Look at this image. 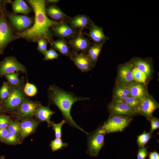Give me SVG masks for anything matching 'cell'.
Wrapping results in <instances>:
<instances>
[{
  "label": "cell",
  "mask_w": 159,
  "mask_h": 159,
  "mask_svg": "<svg viewBox=\"0 0 159 159\" xmlns=\"http://www.w3.org/2000/svg\"><path fill=\"white\" fill-rule=\"evenodd\" d=\"M7 128L9 131L14 133L19 139L20 136L19 122L16 121H11Z\"/></svg>",
  "instance_id": "cell-34"
},
{
  "label": "cell",
  "mask_w": 159,
  "mask_h": 159,
  "mask_svg": "<svg viewBox=\"0 0 159 159\" xmlns=\"http://www.w3.org/2000/svg\"><path fill=\"white\" fill-rule=\"evenodd\" d=\"M16 36L6 18L5 11L0 17V54H3L7 45L14 39Z\"/></svg>",
  "instance_id": "cell-5"
},
{
  "label": "cell",
  "mask_w": 159,
  "mask_h": 159,
  "mask_svg": "<svg viewBox=\"0 0 159 159\" xmlns=\"http://www.w3.org/2000/svg\"><path fill=\"white\" fill-rule=\"evenodd\" d=\"M115 95L117 100L120 101H122L130 96L128 88L123 86H119L116 88Z\"/></svg>",
  "instance_id": "cell-26"
},
{
  "label": "cell",
  "mask_w": 159,
  "mask_h": 159,
  "mask_svg": "<svg viewBox=\"0 0 159 159\" xmlns=\"http://www.w3.org/2000/svg\"><path fill=\"white\" fill-rule=\"evenodd\" d=\"M68 22L71 27L74 30L86 28L90 26L93 22L88 16L83 14L77 15L72 18H70Z\"/></svg>",
  "instance_id": "cell-16"
},
{
  "label": "cell",
  "mask_w": 159,
  "mask_h": 159,
  "mask_svg": "<svg viewBox=\"0 0 159 159\" xmlns=\"http://www.w3.org/2000/svg\"><path fill=\"white\" fill-rule=\"evenodd\" d=\"M132 67L129 63L123 65L120 69L119 76L120 80L124 82L130 83L133 80Z\"/></svg>",
  "instance_id": "cell-22"
},
{
  "label": "cell",
  "mask_w": 159,
  "mask_h": 159,
  "mask_svg": "<svg viewBox=\"0 0 159 159\" xmlns=\"http://www.w3.org/2000/svg\"><path fill=\"white\" fill-rule=\"evenodd\" d=\"M128 88L130 95L140 102L146 97V90L142 85L138 83H134L130 85Z\"/></svg>",
  "instance_id": "cell-20"
},
{
  "label": "cell",
  "mask_w": 159,
  "mask_h": 159,
  "mask_svg": "<svg viewBox=\"0 0 159 159\" xmlns=\"http://www.w3.org/2000/svg\"><path fill=\"white\" fill-rule=\"evenodd\" d=\"M52 44L54 48L63 55L70 58L74 53L71 51L66 41L64 39L53 41Z\"/></svg>",
  "instance_id": "cell-21"
},
{
  "label": "cell",
  "mask_w": 159,
  "mask_h": 159,
  "mask_svg": "<svg viewBox=\"0 0 159 159\" xmlns=\"http://www.w3.org/2000/svg\"><path fill=\"white\" fill-rule=\"evenodd\" d=\"M59 54L52 47L47 50L45 54L43 59L44 60H49L57 59Z\"/></svg>",
  "instance_id": "cell-38"
},
{
  "label": "cell",
  "mask_w": 159,
  "mask_h": 159,
  "mask_svg": "<svg viewBox=\"0 0 159 159\" xmlns=\"http://www.w3.org/2000/svg\"><path fill=\"white\" fill-rule=\"evenodd\" d=\"M88 35L96 44L105 42L109 39L104 33L102 28L95 25L93 22L89 26Z\"/></svg>",
  "instance_id": "cell-17"
},
{
  "label": "cell",
  "mask_w": 159,
  "mask_h": 159,
  "mask_svg": "<svg viewBox=\"0 0 159 159\" xmlns=\"http://www.w3.org/2000/svg\"><path fill=\"white\" fill-rule=\"evenodd\" d=\"M9 130L8 128L0 129V140L2 141L6 136Z\"/></svg>",
  "instance_id": "cell-42"
},
{
  "label": "cell",
  "mask_w": 159,
  "mask_h": 159,
  "mask_svg": "<svg viewBox=\"0 0 159 159\" xmlns=\"http://www.w3.org/2000/svg\"><path fill=\"white\" fill-rule=\"evenodd\" d=\"M70 44L75 51L83 52H87L90 46L89 40L79 33L70 40Z\"/></svg>",
  "instance_id": "cell-15"
},
{
  "label": "cell",
  "mask_w": 159,
  "mask_h": 159,
  "mask_svg": "<svg viewBox=\"0 0 159 159\" xmlns=\"http://www.w3.org/2000/svg\"><path fill=\"white\" fill-rule=\"evenodd\" d=\"M135 67L139 70L145 73L147 76L149 75L151 73V67L146 62L141 59H137L133 62Z\"/></svg>",
  "instance_id": "cell-25"
},
{
  "label": "cell",
  "mask_w": 159,
  "mask_h": 159,
  "mask_svg": "<svg viewBox=\"0 0 159 159\" xmlns=\"http://www.w3.org/2000/svg\"><path fill=\"white\" fill-rule=\"evenodd\" d=\"M122 101L130 107L137 110L140 102L138 100L131 96L127 97Z\"/></svg>",
  "instance_id": "cell-35"
},
{
  "label": "cell",
  "mask_w": 159,
  "mask_h": 159,
  "mask_svg": "<svg viewBox=\"0 0 159 159\" xmlns=\"http://www.w3.org/2000/svg\"><path fill=\"white\" fill-rule=\"evenodd\" d=\"M55 113V112L52 110L49 107V106H44L40 104L36 110L35 116L39 120L46 122L49 127L52 126L54 123L50 121L52 116Z\"/></svg>",
  "instance_id": "cell-19"
},
{
  "label": "cell",
  "mask_w": 159,
  "mask_h": 159,
  "mask_svg": "<svg viewBox=\"0 0 159 159\" xmlns=\"http://www.w3.org/2000/svg\"><path fill=\"white\" fill-rule=\"evenodd\" d=\"M133 79L138 82L144 83L147 79V75L144 72L139 70L135 67L132 69Z\"/></svg>",
  "instance_id": "cell-29"
},
{
  "label": "cell",
  "mask_w": 159,
  "mask_h": 159,
  "mask_svg": "<svg viewBox=\"0 0 159 159\" xmlns=\"http://www.w3.org/2000/svg\"><path fill=\"white\" fill-rule=\"evenodd\" d=\"M24 92L28 97H33L37 94V89L36 87L33 84L28 82L26 78V82L24 88Z\"/></svg>",
  "instance_id": "cell-28"
},
{
  "label": "cell",
  "mask_w": 159,
  "mask_h": 159,
  "mask_svg": "<svg viewBox=\"0 0 159 159\" xmlns=\"http://www.w3.org/2000/svg\"><path fill=\"white\" fill-rule=\"evenodd\" d=\"M59 0H48L47 2L48 3L55 4L58 3Z\"/></svg>",
  "instance_id": "cell-45"
},
{
  "label": "cell",
  "mask_w": 159,
  "mask_h": 159,
  "mask_svg": "<svg viewBox=\"0 0 159 159\" xmlns=\"http://www.w3.org/2000/svg\"><path fill=\"white\" fill-rule=\"evenodd\" d=\"M110 112L113 115H131L138 113L137 110L133 108L122 101L116 100L108 106Z\"/></svg>",
  "instance_id": "cell-9"
},
{
  "label": "cell",
  "mask_w": 159,
  "mask_h": 159,
  "mask_svg": "<svg viewBox=\"0 0 159 159\" xmlns=\"http://www.w3.org/2000/svg\"><path fill=\"white\" fill-rule=\"evenodd\" d=\"M11 122V119L8 116L4 114L0 115V129L7 128Z\"/></svg>",
  "instance_id": "cell-39"
},
{
  "label": "cell",
  "mask_w": 159,
  "mask_h": 159,
  "mask_svg": "<svg viewBox=\"0 0 159 159\" xmlns=\"http://www.w3.org/2000/svg\"><path fill=\"white\" fill-rule=\"evenodd\" d=\"M9 1H0V17L5 11V6Z\"/></svg>",
  "instance_id": "cell-43"
},
{
  "label": "cell",
  "mask_w": 159,
  "mask_h": 159,
  "mask_svg": "<svg viewBox=\"0 0 159 159\" xmlns=\"http://www.w3.org/2000/svg\"><path fill=\"white\" fill-rule=\"evenodd\" d=\"M47 39L45 38H42L37 41L38 51L44 55L47 51Z\"/></svg>",
  "instance_id": "cell-37"
},
{
  "label": "cell",
  "mask_w": 159,
  "mask_h": 159,
  "mask_svg": "<svg viewBox=\"0 0 159 159\" xmlns=\"http://www.w3.org/2000/svg\"><path fill=\"white\" fill-rule=\"evenodd\" d=\"M21 72L26 74L27 71L25 66L13 56L5 57L0 62V77L7 74Z\"/></svg>",
  "instance_id": "cell-7"
},
{
  "label": "cell",
  "mask_w": 159,
  "mask_h": 159,
  "mask_svg": "<svg viewBox=\"0 0 159 159\" xmlns=\"http://www.w3.org/2000/svg\"><path fill=\"white\" fill-rule=\"evenodd\" d=\"M2 102L0 100V112L2 111Z\"/></svg>",
  "instance_id": "cell-46"
},
{
  "label": "cell",
  "mask_w": 159,
  "mask_h": 159,
  "mask_svg": "<svg viewBox=\"0 0 159 159\" xmlns=\"http://www.w3.org/2000/svg\"><path fill=\"white\" fill-rule=\"evenodd\" d=\"M40 104L39 101L29 99L22 103L16 112L17 117L22 120L31 119L35 115L37 108Z\"/></svg>",
  "instance_id": "cell-8"
},
{
  "label": "cell",
  "mask_w": 159,
  "mask_h": 159,
  "mask_svg": "<svg viewBox=\"0 0 159 159\" xmlns=\"http://www.w3.org/2000/svg\"><path fill=\"white\" fill-rule=\"evenodd\" d=\"M19 72H14L4 74L5 77L7 81V83L10 87L18 85L20 82V79L19 77Z\"/></svg>",
  "instance_id": "cell-27"
},
{
  "label": "cell",
  "mask_w": 159,
  "mask_h": 159,
  "mask_svg": "<svg viewBox=\"0 0 159 159\" xmlns=\"http://www.w3.org/2000/svg\"><path fill=\"white\" fill-rule=\"evenodd\" d=\"M10 87L7 82L4 81L0 88V100L2 102L8 97L10 92Z\"/></svg>",
  "instance_id": "cell-31"
},
{
  "label": "cell",
  "mask_w": 159,
  "mask_h": 159,
  "mask_svg": "<svg viewBox=\"0 0 159 159\" xmlns=\"http://www.w3.org/2000/svg\"><path fill=\"white\" fill-rule=\"evenodd\" d=\"M149 159H159V153L155 151L150 153Z\"/></svg>",
  "instance_id": "cell-44"
},
{
  "label": "cell",
  "mask_w": 159,
  "mask_h": 159,
  "mask_svg": "<svg viewBox=\"0 0 159 159\" xmlns=\"http://www.w3.org/2000/svg\"><path fill=\"white\" fill-rule=\"evenodd\" d=\"M148 154L147 148L145 147H141L139 149L137 154V159H145Z\"/></svg>",
  "instance_id": "cell-40"
},
{
  "label": "cell",
  "mask_w": 159,
  "mask_h": 159,
  "mask_svg": "<svg viewBox=\"0 0 159 159\" xmlns=\"http://www.w3.org/2000/svg\"><path fill=\"white\" fill-rule=\"evenodd\" d=\"M7 15L13 26L19 31L28 28L33 22L32 19L26 16L13 14H7Z\"/></svg>",
  "instance_id": "cell-13"
},
{
  "label": "cell",
  "mask_w": 159,
  "mask_h": 159,
  "mask_svg": "<svg viewBox=\"0 0 159 159\" xmlns=\"http://www.w3.org/2000/svg\"><path fill=\"white\" fill-rule=\"evenodd\" d=\"M0 159H5L4 156H2L1 157Z\"/></svg>",
  "instance_id": "cell-47"
},
{
  "label": "cell",
  "mask_w": 159,
  "mask_h": 159,
  "mask_svg": "<svg viewBox=\"0 0 159 159\" xmlns=\"http://www.w3.org/2000/svg\"><path fill=\"white\" fill-rule=\"evenodd\" d=\"M131 119L127 116L115 115L110 117L100 127L99 131L104 134L122 131L128 125Z\"/></svg>",
  "instance_id": "cell-4"
},
{
  "label": "cell",
  "mask_w": 159,
  "mask_h": 159,
  "mask_svg": "<svg viewBox=\"0 0 159 159\" xmlns=\"http://www.w3.org/2000/svg\"><path fill=\"white\" fill-rule=\"evenodd\" d=\"M20 79V82L18 85L10 86L9 95L6 100L2 102V111L16 112L22 103L29 99L24 91L25 84L24 78L21 77Z\"/></svg>",
  "instance_id": "cell-3"
},
{
  "label": "cell",
  "mask_w": 159,
  "mask_h": 159,
  "mask_svg": "<svg viewBox=\"0 0 159 159\" xmlns=\"http://www.w3.org/2000/svg\"><path fill=\"white\" fill-rule=\"evenodd\" d=\"M50 145L51 147V149L53 152H54L62 149L63 147H67L68 145V143L63 142L61 138H56L51 141Z\"/></svg>",
  "instance_id": "cell-32"
},
{
  "label": "cell",
  "mask_w": 159,
  "mask_h": 159,
  "mask_svg": "<svg viewBox=\"0 0 159 159\" xmlns=\"http://www.w3.org/2000/svg\"><path fill=\"white\" fill-rule=\"evenodd\" d=\"M158 104L152 98L145 97L140 102L138 110L149 120L152 117L154 111L158 107Z\"/></svg>",
  "instance_id": "cell-12"
},
{
  "label": "cell",
  "mask_w": 159,
  "mask_h": 159,
  "mask_svg": "<svg viewBox=\"0 0 159 159\" xmlns=\"http://www.w3.org/2000/svg\"><path fill=\"white\" fill-rule=\"evenodd\" d=\"M12 9L15 13L27 14L30 9L26 3L22 0H16L12 2Z\"/></svg>",
  "instance_id": "cell-24"
},
{
  "label": "cell",
  "mask_w": 159,
  "mask_h": 159,
  "mask_svg": "<svg viewBox=\"0 0 159 159\" xmlns=\"http://www.w3.org/2000/svg\"><path fill=\"white\" fill-rule=\"evenodd\" d=\"M27 1L35 13L34 24L27 30L18 33L16 39L22 38L34 42L41 38H45L49 40L53 34L50 28L60 22L51 20L47 16L44 0H29Z\"/></svg>",
  "instance_id": "cell-1"
},
{
  "label": "cell",
  "mask_w": 159,
  "mask_h": 159,
  "mask_svg": "<svg viewBox=\"0 0 159 159\" xmlns=\"http://www.w3.org/2000/svg\"><path fill=\"white\" fill-rule=\"evenodd\" d=\"M152 133L150 131L149 132H144L138 136L137 141L139 149L144 147L151 138Z\"/></svg>",
  "instance_id": "cell-30"
},
{
  "label": "cell",
  "mask_w": 159,
  "mask_h": 159,
  "mask_svg": "<svg viewBox=\"0 0 159 159\" xmlns=\"http://www.w3.org/2000/svg\"><path fill=\"white\" fill-rule=\"evenodd\" d=\"M1 142L9 145H16L19 143V139L15 134L9 131Z\"/></svg>",
  "instance_id": "cell-33"
},
{
  "label": "cell",
  "mask_w": 159,
  "mask_h": 159,
  "mask_svg": "<svg viewBox=\"0 0 159 159\" xmlns=\"http://www.w3.org/2000/svg\"><path fill=\"white\" fill-rule=\"evenodd\" d=\"M105 42L95 43L90 46L87 50V54L93 65L97 61L103 45Z\"/></svg>",
  "instance_id": "cell-23"
},
{
  "label": "cell",
  "mask_w": 159,
  "mask_h": 159,
  "mask_svg": "<svg viewBox=\"0 0 159 159\" xmlns=\"http://www.w3.org/2000/svg\"><path fill=\"white\" fill-rule=\"evenodd\" d=\"M52 30L56 36L62 39L73 38L78 33L72 29L66 22H60L52 27Z\"/></svg>",
  "instance_id": "cell-10"
},
{
  "label": "cell",
  "mask_w": 159,
  "mask_h": 159,
  "mask_svg": "<svg viewBox=\"0 0 159 159\" xmlns=\"http://www.w3.org/2000/svg\"><path fill=\"white\" fill-rule=\"evenodd\" d=\"M45 11L46 14L54 21L67 22L70 18L58 6L54 4L46 7Z\"/></svg>",
  "instance_id": "cell-14"
},
{
  "label": "cell",
  "mask_w": 159,
  "mask_h": 159,
  "mask_svg": "<svg viewBox=\"0 0 159 159\" xmlns=\"http://www.w3.org/2000/svg\"><path fill=\"white\" fill-rule=\"evenodd\" d=\"M75 66L82 72L90 70L94 65L85 52L77 54L74 52L70 58Z\"/></svg>",
  "instance_id": "cell-11"
},
{
  "label": "cell",
  "mask_w": 159,
  "mask_h": 159,
  "mask_svg": "<svg viewBox=\"0 0 159 159\" xmlns=\"http://www.w3.org/2000/svg\"><path fill=\"white\" fill-rule=\"evenodd\" d=\"M39 122L36 120L31 119H26L19 122L20 137L22 139L34 132L37 127Z\"/></svg>",
  "instance_id": "cell-18"
},
{
  "label": "cell",
  "mask_w": 159,
  "mask_h": 159,
  "mask_svg": "<svg viewBox=\"0 0 159 159\" xmlns=\"http://www.w3.org/2000/svg\"><path fill=\"white\" fill-rule=\"evenodd\" d=\"M151 122L150 131L152 132L159 128V120L156 118L152 117L150 120Z\"/></svg>",
  "instance_id": "cell-41"
},
{
  "label": "cell",
  "mask_w": 159,
  "mask_h": 159,
  "mask_svg": "<svg viewBox=\"0 0 159 159\" xmlns=\"http://www.w3.org/2000/svg\"><path fill=\"white\" fill-rule=\"evenodd\" d=\"M65 123V121L63 120L61 122L58 123H55L54 122L52 124V126L55 132L56 138H61L62 127L63 125Z\"/></svg>",
  "instance_id": "cell-36"
},
{
  "label": "cell",
  "mask_w": 159,
  "mask_h": 159,
  "mask_svg": "<svg viewBox=\"0 0 159 159\" xmlns=\"http://www.w3.org/2000/svg\"><path fill=\"white\" fill-rule=\"evenodd\" d=\"M105 135L99 132L98 128L87 135V148L86 152L87 155L93 157L98 155L104 144Z\"/></svg>",
  "instance_id": "cell-6"
},
{
  "label": "cell",
  "mask_w": 159,
  "mask_h": 159,
  "mask_svg": "<svg viewBox=\"0 0 159 159\" xmlns=\"http://www.w3.org/2000/svg\"><path fill=\"white\" fill-rule=\"evenodd\" d=\"M48 92L49 103L54 104L58 107L62 113L65 123L84 132L87 135H88L89 133L85 131L76 123L70 113L72 106L74 102L85 101L89 98L77 97L74 93L65 91L54 85L49 86Z\"/></svg>",
  "instance_id": "cell-2"
}]
</instances>
